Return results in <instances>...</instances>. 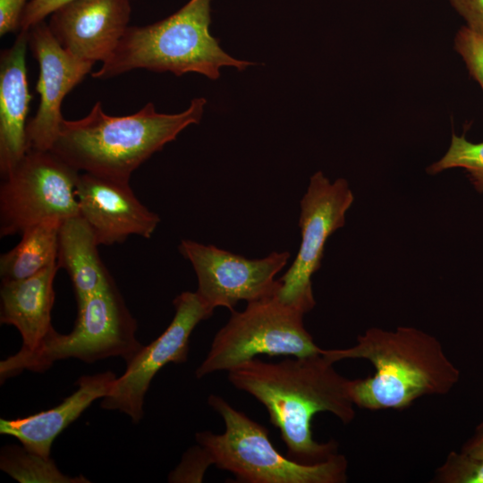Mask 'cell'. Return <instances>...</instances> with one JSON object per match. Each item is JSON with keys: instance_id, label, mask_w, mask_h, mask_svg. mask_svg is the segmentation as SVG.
I'll return each mask as SVG.
<instances>
[{"instance_id": "21", "label": "cell", "mask_w": 483, "mask_h": 483, "mask_svg": "<svg viewBox=\"0 0 483 483\" xmlns=\"http://www.w3.org/2000/svg\"><path fill=\"white\" fill-rule=\"evenodd\" d=\"M452 168L464 169L475 190L483 193V142L472 143L464 134L453 133L447 152L428 166L427 172L436 174Z\"/></svg>"}, {"instance_id": "15", "label": "cell", "mask_w": 483, "mask_h": 483, "mask_svg": "<svg viewBox=\"0 0 483 483\" xmlns=\"http://www.w3.org/2000/svg\"><path fill=\"white\" fill-rule=\"evenodd\" d=\"M28 31L19 30L14 43L0 55V174L4 178L29 150L26 126L31 95L26 52Z\"/></svg>"}, {"instance_id": "22", "label": "cell", "mask_w": 483, "mask_h": 483, "mask_svg": "<svg viewBox=\"0 0 483 483\" xmlns=\"http://www.w3.org/2000/svg\"><path fill=\"white\" fill-rule=\"evenodd\" d=\"M433 482L483 483V457H472L452 451L436 470Z\"/></svg>"}, {"instance_id": "18", "label": "cell", "mask_w": 483, "mask_h": 483, "mask_svg": "<svg viewBox=\"0 0 483 483\" xmlns=\"http://www.w3.org/2000/svg\"><path fill=\"white\" fill-rule=\"evenodd\" d=\"M95 234L80 215L64 219L58 235L57 265L68 273L77 305L114 280L103 264Z\"/></svg>"}, {"instance_id": "2", "label": "cell", "mask_w": 483, "mask_h": 483, "mask_svg": "<svg viewBox=\"0 0 483 483\" xmlns=\"http://www.w3.org/2000/svg\"><path fill=\"white\" fill-rule=\"evenodd\" d=\"M331 362L365 359L372 377L352 380L355 406L368 410L403 409L424 395L448 394L460 380V370L433 335L415 327L395 330L370 327L345 349L323 350Z\"/></svg>"}, {"instance_id": "23", "label": "cell", "mask_w": 483, "mask_h": 483, "mask_svg": "<svg viewBox=\"0 0 483 483\" xmlns=\"http://www.w3.org/2000/svg\"><path fill=\"white\" fill-rule=\"evenodd\" d=\"M454 48L483 91V36L462 26L455 35Z\"/></svg>"}, {"instance_id": "24", "label": "cell", "mask_w": 483, "mask_h": 483, "mask_svg": "<svg viewBox=\"0 0 483 483\" xmlns=\"http://www.w3.org/2000/svg\"><path fill=\"white\" fill-rule=\"evenodd\" d=\"M213 465L207 451L199 444L189 449L178 466L170 472L169 482H201L207 469Z\"/></svg>"}, {"instance_id": "4", "label": "cell", "mask_w": 483, "mask_h": 483, "mask_svg": "<svg viewBox=\"0 0 483 483\" xmlns=\"http://www.w3.org/2000/svg\"><path fill=\"white\" fill-rule=\"evenodd\" d=\"M212 0H190L153 24L130 26L112 56L91 75L106 80L136 69L196 72L216 80L225 66L242 71L254 64L225 52L209 31Z\"/></svg>"}, {"instance_id": "10", "label": "cell", "mask_w": 483, "mask_h": 483, "mask_svg": "<svg viewBox=\"0 0 483 483\" xmlns=\"http://www.w3.org/2000/svg\"><path fill=\"white\" fill-rule=\"evenodd\" d=\"M178 250L193 267L196 292L214 310L224 307L233 311L240 301L250 302L277 293L280 282L275 275L290 258L287 251H274L262 258L249 259L191 240H182Z\"/></svg>"}, {"instance_id": "12", "label": "cell", "mask_w": 483, "mask_h": 483, "mask_svg": "<svg viewBox=\"0 0 483 483\" xmlns=\"http://www.w3.org/2000/svg\"><path fill=\"white\" fill-rule=\"evenodd\" d=\"M26 31L29 48L39 67L36 87L39 104L36 114L27 123L28 147L29 149L51 150L64 119L62 115L63 100L83 80L94 64L83 61L64 49L45 21Z\"/></svg>"}, {"instance_id": "27", "label": "cell", "mask_w": 483, "mask_h": 483, "mask_svg": "<svg viewBox=\"0 0 483 483\" xmlns=\"http://www.w3.org/2000/svg\"><path fill=\"white\" fill-rule=\"evenodd\" d=\"M450 3L465 21V26L483 36V0H450Z\"/></svg>"}, {"instance_id": "13", "label": "cell", "mask_w": 483, "mask_h": 483, "mask_svg": "<svg viewBox=\"0 0 483 483\" xmlns=\"http://www.w3.org/2000/svg\"><path fill=\"white\" fill-rule=\"evenodd\" d=\"M130 0H72L50 14L48 27L74 56L105 63L130 27Z\"/></svg>"}, {"instance_id": "9", "label": "cell", "mask_w": 483, "mask_h": 483, "mask_svg": "<svg viewBox=\"0 0 483 483\" xmlns=\"http://www.w3.org/2000/svg\"><path fill=\"white\" fill-rule=\"evenodd\" d=\"M354 200L347 181L331 182L321 171L309 180L301 200L299 227L301 242L290 268L278 280V298L305 314L315 306L311 277L321 267L325 244L343 227L345 214Z\"/></svg>"}, {"instance_id": "1", "label": "cell", "mask_w": 483, "mask_h": 483, "mask_svg": "<svg viewBox=\"0 0 483 483\" xmlns=\"http://www.w3.org/2000/svg\"><path fill=\"white\" fill-rule=\"evenodd\" d=\"M227 378L267 411L279 429L287 457L302 464L324 462L337 453L334 440L318 443L311 431L313 417L330 412L343 424L355 418L352 379L340 375L321 353L266 362L253 358L229 369Z\"/></svg>"}, {"instance_id": "16", "label": "cell", "mask_w": 483, "mask_h": 483, "mask_svg": "<svg viewBox=\"0 0 483 483\" xmlns=\"http://www.w3.org/2000/svg\"><path fill=\"white\" fill-rule=\"evenodd\" d=\"M116 376L112 371L80 377L77 389L51 409L23 418L0 419V433L15 437L31 453L50 457L57 436L76 420L93 402L106 397Z\"/></svg>"}, {"instance_id": "7", "label": "cell", "mask_w": 483, "mask_h": 483, "mask_svg": "<svg viewBox=\"0 0 483 483\" xmlns=\"http://www.w3.org/2000/svg\"><path fill=\"white\" fill-rule=\"evenodd\" d=\"M305 313L282 301L277 293L231 311L197 368V378L226 370L259 354L305 357L321 353L303 323Z\"/></svg>"}, {"instance_id": "26", "label": "cell", "mask_w": 483, "mask_h": 483, "mask_svg": "<svg viewBox=\"0 0 483 483\" xmlns=\"http://www.w3.org/2000/svg\"><path fill=\"white\" fill-rule=\"evenodd\" d=\"M28 0H0V36L20 30L21 19Z\"/></svg>"}, {"instance_id": "28", "label": "cell", "mask_w": 483, "mask_h": 483, "mask_svg": "<svg viewBox=\"0 0 483 483\" xmlns=\"http://www.w3.org/2000/svg\"><path fill=\"white\" fill-rule=\"evenodd\" d=\"M460 451L469 456L483 457V421L477 426Z\"/></svg>"}, {"instance_id": "6", "label": "cell", "mask_w": 483, "mask_h": 483, "mask_svg": "<svg viewBox=\"0 0 483 483\" xmlns=\"http://www.w3.org/2000/svg\"><path fill=\"white\" fill-rule=\"evenodd\" d=\"M77 306L69 334L54 329L35 350H20L0 361L1 383L24 370L45 372L55 362L71 358L93 363L120 357L128 362L143 347L136 338L137 322L114 281Z\"/></svg>"}, {"instance_id": "19", "label": "cell", "mask_w": 483, "mask_h": 483, "mask_svg": "<svg viewBox=\"0 0 483 483\" xmlns=\"http://www.w3.org/2000/svg\"><path fill=\"white\" fill-rule=\"evenodd\" d=\"M59 218H47L25 229L20 242L1 255L2 281L30 277L57 263Z\"/></svg>"}, {"instance_id": "8", "label": "cell", "mask_w": 483, "mask_h": 483, "mask_svg": "<svg viewBox=\"0 0 483 483\" xmlns=\"http://www.w3.org/2000/svg\"><path fill=\"white\" fill-rule=\"evenodd\" d=\"M79 175L51 150L29 149L0 186V236L21 233L47 218L80 215Z\"/></svg>"}, {"instance_id": "3", "label": "cell", "mask_w": 483, "mask_h": 483, "mask_svg": "<svg viewBox=\"0 0 483 483\" xmlns=\"http://www.w3.org/2000/svg\"><path fill=\"white\" fill-rule=\"evenodd\" d=\"M206 104L195 97L181 113L162 114L149 102L132 114L114 116L97 101L86 116L63 120L51 151L79 172L129 182L141 164L200 122Z\"/></svg>"}, {"instance_id": "20", "label": "cell", "mask_w": 483, "mask_h": 483, "mask_svg": "<svg viewBox=\"0 0 483 483\" xmlns=\"http://www.w3.org/2000/svg\"><path fill=\"white\" fill-rule=\"evenodd\" d=\"M0 468L21 483H89L82 475L63 473L50 457H44L18 445H5L0 454Z\"/></svg>"}, {"instance_id": "11", "label": "cell", "mask_w": 483, "mask_h": 483, "mask_svg": "<svg viewBox=\"0 0 483 483\" xmlns=\"http://www.w3.org/2000/svg\"><path fill=\"white\" fill-rule=\"evenodd\" d=\"M174 316L165 330L128 362L116 377L110 393L101 400L105 410L119 411L139 423L144 414L143 403L156 374L170 362L187 360L190 336L196 326L213 315L196 292H183L173 301Z\"/></svg>"}, {"instance_id": "5", "label": "cell", "mask_w": 483, "mask_h": 483, "mask_svg": "<svg viewBox=\"0 0 483 483\" xmlns=\"http://www.w3.org/2000/svg\"><path fill=\"white\" fill-rule=\"evenodd\" d=\"M208 402L223 419L225 431L205 430L195 439L213 465L246 483H343L348 462L336 453L315 464H302L282 455L273 445L266 427L233 408L223 397L210 394Z\"/></svg>"}, {"instance_id": "25", "label": "cell", "mask_w": 483, "mask_h": 483, "mask_svg": "<svg viewBox=\"0 0 483 483\" xmlns=\"http://www.w3.org/2000/svg\"><path fill=\"white\" fill-rule=\"evenodd\" d=\"M72 0H30L26 5L20 23V30H28L45 19L61 5Z\"/></svg>"}, {"instance_id": "17", "label": "cell", "mask_w": 483, "mask_h": 483, "mask_svg": "<svg viewBox=\"0 0 483 483\" xmlns=\"http://www.w3.org/2000/svg\"><path fill=\"white\" fill-rule=\"evenodd\" d=\"M59 267L54 264L21 280L2 281L1 324L12 325L22 338L21 351L39 346L55 329L51 310L55 303L54 280Z\"/></svg>"}, {"instance_id": "14", "label": "cell", "mask_w": 483, "mask_h": 483, "mask_svg": "<svg viewBox=\"0 0 483 483\" xmlns=\"http://www.w3.org/2000/svg\"><path fill=\"white\" fill-rule=\"evenodd\" d=\"M75 194L80 216L91 227L98 245L123 242L131 235L149 238L160 222L138 199L129 182L82 173Z\"/></svg>"}]
</instances>
